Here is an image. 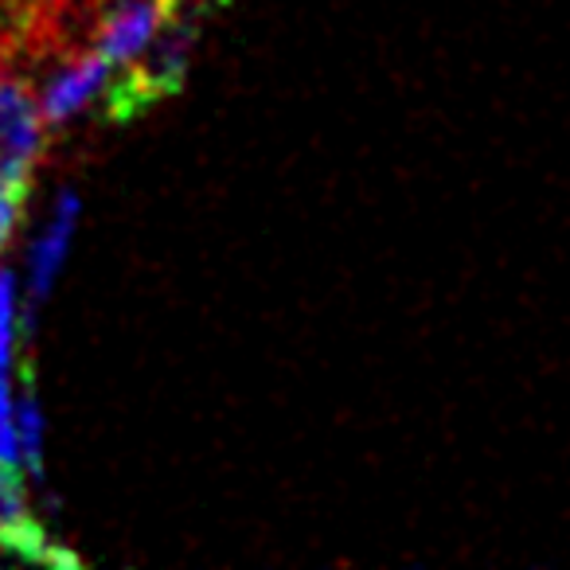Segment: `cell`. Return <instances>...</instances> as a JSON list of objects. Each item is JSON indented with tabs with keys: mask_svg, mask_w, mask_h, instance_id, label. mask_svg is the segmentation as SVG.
Returning a JSON list of instances; mask_svg holds the SVG:
<instances>
[{
	"mask_svg": "<svg viewBox=\"0 0 570 570\" xmlns=\"http://www.w3.org/2000/svg\"><path fill=\"white\" fill-rule=\"evenodd\" d=\"M43 149V118L24 67L0 51V180H32Z\"/></svg>",
	"mask_w": 570,
	"mask_h": 570,
	"instance_id": "cell-1",
	"label": "cell"
},
{
	"mask_svg": "<svg viewBox=\"0 0 570 570\" xmlns=\"http://www.w3.org/2000/svg\"><path fill=\"white\" fill-rule=\"evenodd\" d=\"M0 551H12L40 567H79V559L71 551H59L48 531L32 520L24 481L17 465H4V461H0Z\"/></svg>",
	"mask_w": 570,
	"mask_h": 570,
	"instance_id": "cell-2",
	"label": "cell"
},
{
	"mask_svg": "<svg viewBox=\"0 0 570 570\" xmlns=\"http://www.w3.org/2000/svg\"><path fill=\"white\" fill-rule=\"evenodd\" d=\"M106 79H110V63H106L98 51L59 56L56 63H51V79L43 82V90L36 95L43 126H63L67 118H75V114L106 87Z\"/></svg>",
	"mask_w": 570,
	"mask_h": 570,
	"instance_id": "cell-3",
	"label": "cell"
},
{
	"mask_svg": "<svg viewBox=\"0 0 570 570\" xmlns=\"http://www.w3.org/2000/svg\"><path fill=\"white\" fill-rule=\"evenodd\" d=\"M75 223H79V196L71 188L56 199V212H51L48 227L43 235L36 238L32 246V258H28V302H24V328L36 325V313L40 305L51 297L56 289V277L63 269V258H67V246H71V235H75Z\"/></svg>",
	"mask_w": 570,
	"mask_h": 570,
	"instance_id": "cell-4",
	"label": "cell"
},
{
	"mask_svg": "<svg viewBox=\"0 0 570 570\" xmlns=\"http://www.w3.org/2000/svg\"><path fill=\"white\" fill-rule=\"evenodd\" d=\"M17 414V453L20 465L28 469L36 484H43V414L36 403V387H32V372H24V395L12 406Z\"/></svg>",
	"mask_w": 570,
	"mask_h": 570,
	"instance_id": "cell-5",
	"label": "cell"
},
{
	"mask_svg": "<svg viewBox=\"0 0 570 570\" xmlns=\"http://www.w3.org/2000/svg\"><path fill=\"white\" fill-rule=\"evenodd\" d=\"M17 333V277H12V269L0 266V372H9Z\"/></svg>",
	"mask_w": 570,
	"mask_h": 570,
	"instance_id": "cell-6",
	"label": "cell"
},
{
	"mask_svg": "<svg viewBox=\"0 0 570 570\" xmlns=\"http://www.w3.org/2000/svg\"><path fill=\"white\" fill-rule=\"evenodd\" d=\"M24 196H28V184L0 180V250L9 246L12 230H17V219H20V207H24Z\"/></svg>",
	"mask_w": 570,
	"mask_h": 570,
	"instance_id": "cell-7",
	"label": "cell"
},
{
	"mask_svg": "<svg viewBox=\"0 0 570 570\" xmlns=\"http://www.w3.org/2000/svg\"><path fill=\"white\" fill-rule=\"evenodd\" d=\"M0 461L4 465L20 469V453H17V414H12V399H9V380L0 372Z\"/></svg>",
	"mask_w": 570,
	"mask_h": 570,
	"instance_id": "cell-8",
	"label": "cell"
}]
</instances>
